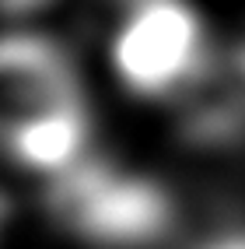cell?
<instances>
[{"mask_svg": "<svg viewBox=\"0 0 245 249\" xmlns=\"http://www.w3.org/2000/svg\"><path fill=\"white\" fill-rule=\"evenodd\" d=\"M60 218L102 246H144L172 225V204L154 182L130 179L102 165H74L53 193Z\"/></svg>", "mask_w": 245, "mask_h": 249, "instance_id": "cell-1", "label": "cell"}, {"mask_svg": "<svg viewBox=\"0 0 245 249\" xmlns=\"http://www.w3.org/2000/svg\"><path fill=\"white\" fill-rule=\"evenodd\" d=\"M203 63V28L182 0H144L112 42V67L130 91L165 95Z\"/></svg>", "mask_w": 245, "mask_h": 249, "instance_id": "cell-2", "label": "cell"}, {"mask_svg": "<svg viewBox=\"0 0 245 249\" xmlns=\"http://www.w3.org/2000/svg\"><path fill=\"white\" fill-rule=\"evenodd\" d=\"M0 102H7V130L63 106H81L77 77L67 56L46 39L0 42Z\"/></svg>", "mask_w": 245, "mask_h": 249, "instance_id": "cell-3", "label": "cell"}, {"mask_svg": "<svg viewBox=\"0 0 245 249\" xmlns=\"http://www.w3.org/2000/svg\"><path fill=\"white\" fill-rule=\"evenodd\" d=\"M88 141L84 106H63L46 116H35L21 126L7 130V144L25 165L39 172H67L77 165L81 147Z\"/></svg>", "mask_w": 245, "mask_h": 249, "instance_id": "cell-4", "label": "cell"}, {"mask_svg": "<svg viewBox=\"0 0 245 249\" xmlns=\"http://www.w3.org/2000/svg\"><path fill=\"white\" fill-rule=\"evenodd\" d=\"M203 249H245V235H224V239L207 242Z\"/></svg>", "mask_w": 245, "mask_h": 249, "instance_id": "cell-5", "label": "cell"}, {"mask_svg": "<svg viewBox=\"0 0 245 249\" xmlns=\"http://www.w3.org/2000/svg\"><path fill=\"white\" fill-rule=\"evenodd\" d=\"M242 60H245V56H242ZM242 67H245V63H242Z\"/></svg>", "mask_w": 245, "mask_h": 249, "instance_id": "cell-6", "label": "cell"}]
</instances>
